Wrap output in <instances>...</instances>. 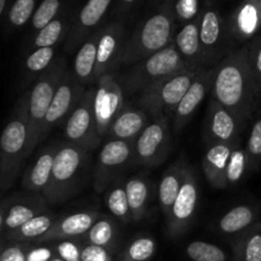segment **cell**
Here are the masks:
<instances>
[{
    "instance_id": "e0dca14e",
    "label": "cell",
    "mask_w": 261,
    "mask_h": 261,
    "mask_svg": "<svg viewBox=\"0 0 261 261\" xmlns=\"http://www.w3.org/2000/svg\"><path fill=\"white\" fill-rule=\"evenodd\" d=\"M214 78V68H203L190 88L188 89L186 94L184 96L182 101L178 103L175 114H173V129L176 133L182 130L186 125L190 122L191 117L194 116L198 107L204 101L208 92L212 91Z\"/></svg>"
},
{
    "instance_id": "7bdbcfd3",
    "label": "cell",
    "mask_w": 261,
    "mask_h": 261,
    "mask_svg": "<svg viewBox=\"0 0 261 261\" xmlns=\"http://www.w3.org/2000/svg\"><path fill=\"white\" fill-rule=\"evenodd\" d=\"M79 239L73 240H64L60 241L55 247V251L60 259L65 261H78L81 260L82 249H83V240L82 244H76Z\"/></svg>"
},
{
    "instance_id": "ac0fdd59",
    "label": "cell",
    "mask_w": 261,
    "mask_h": 261,
    "mask_svg": "<svg viewBox=\"0 0 261 261\" xmlns=\"http://www.w3.org/2000/svg\"><path fill=\"white\" fill-rule=\"evenodd\" d=\"M61 142H54L40 150L35 163L24 172L22 186L27 193L45 195L53 177V168L56 153Z\"/></svg>"
},
{
    "instance_id": "ab89813d",
    "label": "cell",
    "mask_w": 261,
    "mask_h": 261,
    "mask_svg": "<svg viewBox=\"0 0 261 261\" xmlns=\"http://www.w3.org/2000/svg\"><path fill=\"white\" fill-rule=\"evenodd\" d=\"M60 3L59 0H43L32 18V25L35 30H38L40 32L43 27L53 22L54 17L58 13Z\"/></svg>"
},
{
    "instance_id": "d6986e66",
    "label": "cell",
    "mask_w": 261,
    "mask_h": 261,
    "mask_svg": "<svg viewBox=\"0 0 261 261\" xmlns=\"http://www.w3.org/2000/svg\"><path fill=\"white\" fill-rule=\"evenodd\" d=\"M122 36L121 32L115 28L106 31L101 35L97 51L96 71H94V84L102 75L114 74L117 66L121 64L122 58Z\"/></svg>"
},
{
    "instance_id": "816d5d0a",
    "label": "cell",
    "mask_w": 261,
    "mask_h": 261,
    "mask_svg": "<svg viewBox=\"0 0 261 261\" xmlns=\"http://www.w3.org/2000/svg\"><path fill=\"white\" fill-rule=\"evenodd\" d=\"M78 261H82V260H78Z\"/></svg>"
},
{
    "instance_id": "1f68e13d",
    "label": "cell",
    "mask_w": 261,
    "mask_h": 261,
    "mask_svg": "<svg viewBox=\"0 0 261 261\" xmlns=\"http://www.w3.org/2000/svg\"><path fill=\"white\" fill-rule=\"evenodd\" d=\"M261 27V0H250L239 10L234 20V35L241 41L251 38Z\"/></svg>"
},
{
    "instance_id": "9c48e42d",
    "label": "cell",
    "mask_w": 261,
    "mask_h": 261,
    "mask_svg": "<svg viewBox=\"0 0 261 261\" xmlns=\"http://www.w3.org/2000/svg\"><path fill=\"white\" fill-rule=\"evenodd\" d=\"M171 130L167 116L153 117L134 143V163L143 167H157L171 152Z\"/></svg>"
},
{
    "instance_id": "ffe728a7",
    "label": "cell",
    "mask_w": 261,
    "mask_h": 261,
    "mask_svg": "<svg viewBox=\"0 0 261 261\" xmlns=\"http://www.w3.org/2000/svg\"><path fill=\"white\" fill-rule=\"evenodd\" d=\"M148 124L149 122H148L147 112L143 109H135L126 102L112 122L106 138L107 140L115 139L135 142Z\"/></svg>"
},
{
    "instance_id": "6da1fadb",
    "label": "cell",
    "mask_w": 261,
    "mask_h": 261,
    "mask_svg": "<svg viewBox=\"0 0 261 261\" xmlns=\"http://www.w3.org/2000/svg\"><path fill=\"white\" fill-rule=\"evenodd\" d=\"M212 99L247 122L256 109L260 93L250 64L249 46L222 59L214 68Z\"/></svg>"
},
{
    "instance_id": "44dd1931",
    "label": "cell",
    "mask_w": 261,
    "mask_h": 261,
    "mask_svg": "<svg viewBox=\"0 0 261 261\" xmlns=\"http://www.w3.org/2000/svg\"><path fill=\"white\" fill-rule=\"evenodd\" d=\"M236 145L212 144L208 145L201 160V168L206 181L214 189H227L226 171L231 153Z\"/></svg>"
},
{
    "instance_id": "74e56055",
    "label": "cell",
    "mask_w": 261,
    "mask_h": 261,
    "mask_svg": "<svg viewBox=\"0 0 261 261\" xmlns=\"http://www.w3.org/2000/svg\"><path fill=\"white\" fill-rule=\"evenodd\" d=\"M64 24L60 19H54L48 23L46 27H43L40 32L36 35L35 40L32 42V50L40 47H55L56 43L63 37Z\"/></svg>"
},
{
    "instance_id": "ba28073f",
    "label": "cell",
    "mask_w": 261,
    "mask_h": 261,
    "mask_svg": "<svg viewBox=\"0 0 261 261\" xmlns=\"http://www.w3.org/2000/svg\"><path fill=\"white\" fill-rule=\"evenodd\" d=\"M134 143L115 139L105 143L93 168V188L97 193L105 194L107 188L134 162Z\"/></svg>"
},
{
    "instance_id": "ee69618b",
    "label": "cell",
    "mask_w": 261,
    "mask_h": 261,
    "mask_svg": "<svg viewBox=\"0 0 261 261\" xmlns=\"http://www.w3.org/2000/svg\"><path fill=\"white\" fill-rule=\"evenodd\" d=\"M84 242V241H83ZM112 251L102 246L91 244H83L81 260L82 261H112Z\"/></svg>"
},
{
    "instance_id": "30bf717a",
    "label": "cell",
    "mask_w": 261,
    "mask_h": 261,
    "mask_svg": "<svg viewBox=\"0 0 261 261\" xmlns=\"http://www.w3.org/2000/svg\"><path fill=\"white\" fill-rule=\"evenodd\" d=\"M94 84L87 88L82 101L64 124L66 142L84 148L89 152L96 150L102 142L97 130L94 115Z\"/></svg>"
},
{
    "instance_id": "e575fe53",
    "label": "cell",
    "mask_w": 261,
    "mask_h": 261,
    "mask_svg": "<svg viewBox=\"0 0 261 261\" xmlns=\"http://www.w3.org/2000/svg\"><path fill=\"white\" fill-rule=\"evenodd\" d=\"M250 172V162L247 150L245 145L241 143L233 148L231 153V157L228 160L226 171V182L227 188L229 186H236L244 180L246 173Z\"/></svg>"
},
{
    "instance_id": "3957f363",
    "label": "cell",
    "mask_w": 261,
    "mask_h": 261,
    "mask_svg": "<svg viewBox=\"0 0 261 261\" xmlns=\"http://www.w3.org/2000/svg\"><path fill=\"white\" fill-rule=\"evenodd\" d=\"M89 163V150L66 140L61 142L56 153L51 182L43 198L50 204H59L76 195L86 182Z\"/></svg>"
},
{
    "instance_id": "7c38bea8",
    "label": "cell",
    "mask_w": 261,
    "mask_h": 261,
    "mask_svg": "<svg viewBox=\"0 0 261 261\" xmlns=\"http://www.w3.org/2000/svg\"><path fill=\"white\" fill-rule=\"evenodd\" d=\"M94 115H96L97 130L102 140L107 137L112 122L122 110L125 93L122 87L114 74L102 75L94 84Z\"/></svg>"
},
{
    "instance_id": "d4e9b609",
    "label": "cell",
    "mask_w": 261,
    "mask_h": 261,
    "mask_svg": "<svg viewBox=\"0 0 261 261\" xmlns=\"http://www.w3.org/2000/svg\"><path fill=\"white\" fill-rule=\"evenodd\" d=\"M152 181L145 176H134L126 181V194L129 200L132 222H140L149 214L152 199Z\"/></svg>"
},
{
    "instance_id": "4316f807",
    "label": "cell",
    "mask_w": 261,
    "mask_h": 261,
    "mask_svg": "<svg viewBox=\"0 0 261 261\" xmlns=\"http://www.w3.org/2000/svg\"><path fill=\"white\" fill-rule=\"evenodd\" d=\"M59 217L60 216H58V214L51 211L43 212L42 214L32 218L27 223L20 226L18 229L5 234L4 237H2V241L30 242V244H33L36 240L42 237L53 227V224L55 223Z\"/></svg>"
},
{
    "instance_id": "2e32d148",
    "label": "cell",
    "mask_w": 261,
    "mask_h": 261,
    "mask_svg": "<svg viewBox=\"0 0 261 261\" xmlns=\"http://www.w3.org/2000/svg\"><path fill=\"white\" fill-rule=\"evenodd\" d=\"M98 211H82L76 213L60 216L50 229L33 244L41 245L53 241L82 239L92 228L99 217Z\"/></svg>"
},
{
    "instance_id": "f907efd6",
    "label": "cell",
    "mask_w": 261,
    "mask_h": 261,
    "mask_svg": "<svg viewBox=\"0 0 261 261\" xmlns=\"http://www.w3.org/2000/svg\"><path fill=\"white\" fill-rule=\"evenodd\" d=\"M124 2L125 3H133V2H134V0H124Z\"/></svg>"
},
{
    "instance_id": "4fadbf2b",
    "label": "cell",
    "mask_w": 261,
    "mask_h": 261,
    "mask_svg": "<svg viewBox=\"0 0 261 261\" xmlns=\"http://www.w3.org/2000/svg\"><path fill=\"white\" fill-rule=\"evenodd\" d=\"M199 199V186L195 170L188 165L182 186L173 203L167 222V234L171 239H177L190 228L196 213Z\"/></svg>"
},
{
    "instance_id": "60d3db41",
    "label": "cell",
    "mask_w": 261,
    "mask_h": 261,
    "mask_svg": "<svg viewBox=\"0 0 261 261\" xmlns=\"http://www.w3.org/2000/svg\"><path fill=\"white\" fill-rule=\"evenodd\" d=\"M32 247L30 242L2 241L0 261H27L28 251Z\"/></svg>"
},
{
    "instance_id": "83f0119b",
    "label": "cell",
    "mask_w": 261,
    "mask_h": 261,
    "mask_svg": "<svg viewBox=\"0 0 261 261\" xmlns=\"http://www.w3.org/2000/svg\"><path fill=\"white\" fill-rule=\"evenodd\" d=\"M110 2L111 0H89L87 3L79 14V30L70 36L66 43V50H75L76 46L83 41L84 36L87 35V31L92 30L101 20L102 15L109 8Z\"/></svg>"
},
{
    "instance_id": "f1b7e54d",
    "label": "cell",
    "mask_w": 261,
    "mask_h": 261,
    "mask_svg": "<svg viewBox=\"0 0 261 261\" xmlns=\"http://www.w3.org/2000/svg\"><path fill=\"white\" fill-rule=\"evenodd\" d=\"M105 204L111 216L122 224L132 222V213L126 194V181H124L122 176L117 177L105 191Z\"/></svg>"
},
{
    "instance_id": "603a6c76",
    "label": "cell",
    "mask_w": 261,
    "mask_h": 261,
    "mask_svg": "<svg viewBox=\"0 0 261 261\" xmlns=\"http://www.w3.org/2000/svg\"><path fill=\"white\" fill-rule=\"evenodd\" d=\"M259 222V208L251 204H240L223 214L217 222L222 234L239 236Z\"/></svg>"
},
{
    "instance_id": "5b68a950",
    "label": "cell",
    "mask_w": 261,
    "mask_h": 261,
    "mask_svg": "<svg viewBox=\"0 0 261 261\" xmlns=\"http://www.w3.org/2000/svg\"><path fill=\"white\" fill-rule=\"evenodd\" d=\"M203 68L184 69L152 84L139 93V105L145 112L157 116H173L178 103Z\"/></svg>"
},
{
    "instance_id": "277c9868",
    "label": "cell",
    "mask_w": 261,
    "mask_h": 261,
    "mask_svg": "<svg viewBox=\"0 0 261 261\" xmlns=\"http://www.w3.org/2000/svg\"><path fill=\"white\" fill-rule=\"evenodd\" d=\"M184 69H193L184 61L175 43L153 54L149 58L139 61L127 69L117 78L125 94L142 93L152 84L173 75Z\"/></svg>"
},
{
    "instance_id": "52a82bcc",
    "label": "cell",
    "mask_w": 261,
    "mask_h": 261,
    "mask_svg": "<svg viewBox=\"0 0 261 261\" xmlns=\"http://www.w3.org/2000/svg\"><path fill=\"white\" fill-rule=\"evenodd\" d=\"M172 23L166 14H155L143 24L122 51L121 65H135L171 43Z\"/></svg>"
},
{
    "instance_id": "c3c4849f",
    "label": "cell",
    "mask_w": 261,
    "mask_h": 261,
    "mask_svg": "<svg viewBox=\"0 0 261 261\" xmlns=\"http://www.w3.org/2000/svg\"><path fill=\"white\" fill-rule=\"evenodd\" d=\"M4 8H5V0H0V13L4 12Z\"/></svg>"
},
{
    "instance_id": "7402d4cb",
    "label": "cell",
    "mask_w": 261,
    "mask_h": 261,
    "mask_svg": "<svg viewBox=\"0 0 261 261\" xmlns=\"http://www.w3.org/2000/svg\"><path fill=\"white\" fill-rule=\"evenodd\" d=\"M188 163L184 160H178L177 162L171 165L163 172L162 177L158 185V204L165 218L167 219L171 213L173 203L177 198L178 193L182 186L184 177H185Z\"/></svg>"
},
{
    "instance_id": "8d00e7d4",
    "label": "cell",
    "mask_w": 261,
    "mask_h": 261,
    "mask_svg": "<svg viewBox=\"0 0 261 261\" xmlns=\"http://www.w3.org/2000/svg\"><path fill=\"white\" fill-rule=\"evenodd\" d=\"M186 255L191 261H227L221 247L204 241H193L186 247Z\"/></svg>"
},
{
    "instance_id": "d6a6232c",
    "label": "cell",
    "mask_w": 261,
    "mask_h": 261,
    "mask_svg": "<svg viewBox=\"0 0 261 261\" xmlns=\"http://www.w3.org/2000/svg\"><path fill=\"white\" fill-rule=\"evenodd\" d=\"M221 38V22L214 12H206L200 22V43L203 47L205 64L216 58V48Z\"/></svg>"
},
{
    "instance_id": "4dcf8cb0",
    "label": "cell",
    "mask_w": 261,
    "mask_h": 261,
    "mask_svg": "<svg viewBox=\"0 0 261 261\" xmlns=\"http://www.w3.org/2000/svg\"><path fill=\"white\" fill-rule=\"evenodd\" d=\"M232 249L236 261H261V222L234 237Z\"/></svg>"
},
{
    "instance_id": "5bb4252c",
    "label": "cell",
    "mask_w": 261,
    "mask_h": 261,
    "mask_svg": "<svg viewBox=\"0 0 261 261\" xmlns=\"http://www.w3.org/2000/svg\"><path fill=\"white\" fill-rule=\"evenodd\" d=\"M244 120L231 110L226 109L214 99H211L204 122V139L206 145L241 143V132L245 127Z\"/></svg>"
},
{
    "instance_id": "7a4b0ae2",
    "label": "cell",
    "mask_w": 261,
    "mask_h": 261,
    "mask_svg": "<svg viewBox=\"0 0 261 261\" xmlns=\"http://www.w3.org/2000/svg\"><path fill=\"white\" fill-rule=\"evenodd\" d=\"M30 91L17 102L0 138V191L7 193L17 180L20 166L30 155Z\"/></svg>"
},
{
    "instance_id": "b9f144b4",
    "label": "cell",
    "mask_w": 261,
    "mask_h": 261,
    "mask_svg": "<svg viewBox=\"0 0 261 261\" xmlns=\"http://www.w3.org/2000/svg\"><path fill=\"white\" fill-rule=\"evenodd\" d=\"M35 7V0H17L9 12V20L15 27H20L30 19Z\"/></svg>"
},
{
    "instance_id": "8992f818",
    "label": "cell",
    "mask_w": 261,
    "mask_h": 261,
    "mask_svg": "<svg viewBox=\"0 0 261 261\" xmlns=\"http://www.w3.org/2000/svg\"><path fill=\"white\" fill-rule=\"evenodd\" d=\"M66 70H68L66 59L64 56H58L50 68L36 79L32 89L30 91V103H28L31 125L30 154L40 144L46 114L50 109L56 89Z\"/></svg>"
},
{
    "instance_id": "f546056e",
    "label": "cell",
    "mask_w": 261,
    "mask_h": 261,
    "mask_svg": "<svg viewBox=\"0 0 261 261\" xmlns=\"http://www.w3.org/2000/svg\"><path fill=\"white\" fill-rule=\"evenodd\" d=\"M82 240L86 244L97 245L110 251H114L117 246V240H119V228H117L116 222L111 217L99 214L96 223L87 232L86 236L82 237Z\"/></svg>"
},
{
    "instance_id": "f35d334b",
    "label": "cell",
    "mask_w": 261,
    "mask_h": 261,
    "mask_svg": "<svg viewBox=\"0 0 261 261\" xmlns=\"http://www.w3.org/2000/svg\"><path fill=\"white\" fill-rule=\"evenodd\" d=\"M246 150L249 155L250 172L261 167V116L254 122L246 142Z\"/></svg>"
},
{
    "instance_id": "bcb514c9",
    "label": "cell",
    "mask_w": 261,
    "mask_h": 261,
    "mask_svg": "<svg viewBox=\"0 0 261 261\" xmlns=\"http://www.w3.org/2000/svg\"><path fill=\"white\" fill-rule=\"evenodd\" d=\"M176 12L181 19H191L198 12V0H177Z\"/></svg>"
},
{
    "instance_id": "f6af8a7d",
    "label": "cell",
    "mask_w": 261,
    "mask_h": 261,
    "mask_svg": "<svg viewBox=\"0 0 261 261\" xmlns=\"http://www.w3.org/2000/svg\"><path fill=\"white\" fill-rule=\"evenodd\" d=\"M249 55L252 73H254L255 79H256L257 89H259L261 96V40L255 41L251 45H249Z\"/></svg>"
},
{
    "instance_id": "d590c367",
    "label": "cell",
    "mask_w": 261,
    "mask_h": 261,
    "mask_svg": "<svg viewBox=\"0 0 261 261\" xmlns=\"http://www.w3.org/2000/svg\"><path fill=\"white\" fill-rule=\"evenodd\" d=\"M155 249L157 244L153 237H138L120 252L116 261H149L154 256Z\"/></svg>"
},
{
    "instance_id": "cb8c5ba5",
    "label": "cell",
    "mask_w": 261,
    "mask_h": 261,
    "mask_svg": "<svg viewBox=\"0 0 261 261\" xmlns=\"http://www.w3.org/2000/svg\"><path fill=\"white\" fill-rule=\"evenodd\" d=\"M175 46L181 58L190 68H205V58L200 43V24L194 22L184 25L176 36Z\"/></svg>"
},
{
    "instance_id": "9a60e30c",
    "label": "cell",
    "mask_w": 261,
    "mask_h": 261,
    "mask_svg": "<svg viewBox=\"0 0 261 261\" xmlns=\"http://www.w3.org/2000/svg\"><path fill=\"white\" fill-rule=\"evenodd\" d=\"M48 201L38 194L27 193L25 195H14L4 199L0 206V233L2 237L15 231L40 216L47 209Z\"/></svg>"
},
{
    "instance_id": "8fae6325",
    "label": "cell",
    "mask_w": 261,
    "mask_h": 261,
    "mask_svg": "<svg viewBox=\"0 0 261 261\" xmlns=\"http://www.w3.org/2000/svg\"><path fill=\"white\" fill-rule=\"evenodd\" d=\"M86 86L81 83L74 75L73 70H66L59 84L56 93L54 96L51 106L46 114L45 121H43L42 133H41V139L45 140L51 130L56 126H60L66 122V120L70 117L74 110L82 101L83 96L86 94Z\"/></svg>"
},
{
    "instance_id": "681fc988",
    "label": "cell",
    "mask_w": 261,
    "mask_h": 261,
    "mask_svg": "<svg viewBox=\"0 0 261 261\" xmlns=\"http://www.w3.org/2000/svg\"><path fill=\"white\" fill-rule=\"evenodd\" d=\"M51 261H65V260L60 259V257H59V256H55V257H54V259H53V260H51Z\"/></svg>"
},
{
    "instance_id": "484cf974",
    "label": "cell",
    "mask_w": 261,
    "mask_h": 261,
    "mask_svg": "<svg viewBox=\"0 0 261 261\" xmlns=\"http://www.w3.org/2000/svg\"><path fill=\"white\" fill-rule=\"evenodd\" d=\"M102 33L93 35L89 40L84 41L78 48L73 63V73L75 78L83 86L91 87L94 84V71H96L97 51Z\"/></svg>"
},
{
    "instance_id": "7dc6e473",
    "label": "cell",
    "mask_w": 261,
    "mask_h": 261,
    "mask_svg": "<svg viewBox=\"0 0 261 261\" xmlns=\"http://www.w3.org/2000/svg\"><path fill=\"white\" fill-rule=\"evenodd\" d=\"M55 252L51 247H31L27 261H51L55 257Z\"/></svg>"
},
{
    "instance_id": "836d02e7",
    "label": "cell",
    "mask_w": 261,
    "mask_h": 261,
    "mask_svg": "<svg viewBox=\"0 0 261 261\" xmlns=\"http://www.w3.org/2000/svg\"><path fill=\"white\" fill-rule=\"evenodd\" d=\"M55 47H40L27 55L24 61L25 83H32L55 61Z\"/></svg>"
}]
</instances>
